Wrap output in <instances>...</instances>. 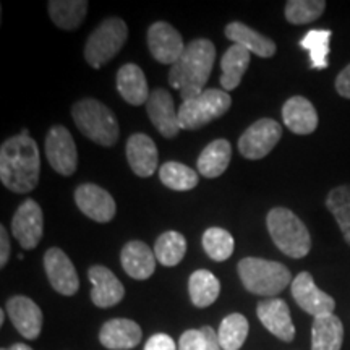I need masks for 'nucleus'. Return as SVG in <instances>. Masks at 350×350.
Returning <instances> with one entry per match:
<instances>
[{"instance_id":"43","label":"nucleus","mask_w":350,"mask_h":350,"mask_svg":"<svg viewBox=\"0 0 350 350\" xmlns=\"http://www.w3.org/2000/svg\"><path fill=\"white\" fill-rule=\"evenodd\" d=\"M3 321H5V312H0V325H3Z\"/></svg>"},{"instance_id":"44","label":"nucleus","mask_w":350,"mask_h":350,"mask_svg":"<svg viewBox=\"0 0 350 350\" xmlns=\"http://www.w3.org/2000/svg\"><path fill=\"white\" fill-rule=\"evenodd\" d=\"M20 135H23V137H29V131L26 130V129H23V130H21Z\"/></svg>"},{"instance_id":"9","label":"nucleus","mask_w":350,"mask_h":350,"mask_svg":"<svg viewBox=\"0 0 350 350\" xmlns=\"http://www.w3.org/2000/svg\"><path fill=\"white\" fill-rule=\"evenodd\" d=\"M46 156L57 174H75L78 167V151L72 133L62 125H54L46 137Z\"/></svg>"},{"instance_id":"38","label":"nucleus","mask_w":350,"mask_h":350,"mask_svg":"<svg viewBox=\"0 0 350 350\" xmlns=\"http://www.w3.org/2000/svg\"><path fill=\"white\" fill-rule=\"evenodd\" d=\"M144 350H178V347H175L174 339L170 338V336L159 332V334L151 336V338L148 339L146 345H144Z\"/></svg>"},{"instance_id":"20","label":"nucleus","mask_w":350,"mask_h":350,"mask_svg":"<svg viewBox=\"0 0 350 350\" xmlns=\"http://www.w3.org/2000/svg\"><path fill=\"white\" fill-rule=\"evenodd\" d=\"M126 159L138 177H151L157 170L159 154L152 139L144 133H133L126 142Z\"/></svg>"},{"instance_id":"21","label":"nucleus","mask_w":350,"mask_h":350,"mask_svg":"<svg viewBox=\"0 0 350 350\" xmlns=\"http://www.w3.org/2000/svg\"><path fill=\"white\" fill-rule=\"evenodd\" d=\"M156 255L142 240H131L122 248L120 262L125 273L137 281L150 279L156 269Z\"/></svg>"},{"instance_id":"33","label":"nucleus","mask_w":350,"mask_h":350,"mask_svg":"<svg viewBox=\"0 0 350 350\" xmlns=\"http://www.w3.org/2000/svg\"><path fill=\"white\" fill-rule=\"evenodd\" d=\"M326 208L334 216L344 240L350 245V185H340L332 188L327 193Z\"/></svg>"},{"instance_id":"8","label":"nucleus","mask_w":350,"mask_h":350,"mask_svg":"<svg viewBox=\"0 0 350 350\" xmlns=\"http://www.w3.org/2000/svg\"><path fill=\"white\" fill-rule=\"evenodd\" d=\"M281 124L274 119H260L243 131L239 139V151L247 159H262L281 142Z\"/></svg>"},{"instance_id":"34","label":"nucleus","mask_w":350,"mask_h":350,"mask_svg":"<svg viewBox=\"0 0 350 350\" xmlns=\"http://www.w3.org/2000/svg\"><path fill=\"white\" fill-rule=\"evenodd\" d=\"M332 31L329 29H312L300 41V46L310 52V67L323 70L327 67V54H329V42Z\"/></svg>"},{"instance_id":"13","label":"nucleus","mask_w":350,"mask_h":350,"mask_svg":"<svg viewBox=\"0 0 350 350\" xmlns=\"http://www.w3.org/2000/svg\"><path fill=\"white\" fill-rule=\"evenodd\" d=\"M44 269H46L47 279L55 292L67 297L77 294L80 288V278H78L75 266L64 250L49 248L44 253Z\"/></svg>"},{"instance_id":"28","label":"nucleus","mask_w":350,"mask_h":350,"mask_svg":"<svg viewBox=\"0 0 350 350\" xmlns=\"http://www.w3.org/2000/svg\"><path fill=\"white\" fill-rule=\"evenodd\" d=\"M188 292H190V299L195 306L206 308L217 300L219 292H221V282L211 271L198 269L190 275Z\"/></svg>"},{"instance_id":"23","label":"nucleus","mask_w":350,"mask_h":350,"mask_svg":"<svg viewBox=\"0 0 350 350\" xmlns=\"http://www.w3.org/2000/svg\"><path fill=\"white\" fill-rule=\"evenodd\" d=\"M226 38L261 59H268L275 54V42L273 39L255 31L250 26L240 23V21H232L226 26Z\"/></svg>"},{"instance_id":"22","label":"nucleus","mask_w":350,"mask_h":350,"mask_svg":"<svg viewBox=\"0 0 350 350\" xmlns=\"http://www.w3.org/2000/svg\"><path fill=\"white\" fill-rule=\"evenodd\" d=\"M284 124L292 133L310 135L318 126V112L304 96H294L282 106Z\"/></svg>"},{"instance_id":"10","label":"nucleus","mask_w":350,"mask_h":350,"mask_svg":"<svg viewBox=\"0 0 350 350\" xmlns=\"http://www.w3.org/2000/svg\"><path fill=\"white\" fill-rule=\"evenodd\" d=\"M12 234L25 250L38 247L44 234V216L36 201L26 200L20 204L12 219Z\"/></svg>"},{"instance_id":"31","label":"nucleus","mask_w":350,"mask_h":350,"mask_svg":"<svg viewBox=\"0 0 350 350\" xmlns=\"http://www.w3.org/2000/svg\"><path fill=\"white\" fill-rule=\"evenodd\" d=\"M248 319L240 313H232L221 321L217 339L222 350H240L248 336Z\"/></svg>"},{"instance_id":"14","label":"nucleus","mask_w":350,"mask_h":350,"mask_svg":"<svg viewBox=\"0 0 350 350\" xmlns=\"http://www.w3.org/2000/svg\"><path fill=\"white\" fill-rule=\"evenodd\" d=\"M75 203L86 217L100 224L111 222L117 211L112 195L94 183H83L77 188Z\"/></svg>"},{"instance_id":"37","label":"nucleus","mask_w":350,"mask_h":350,"mask_svg":"<svg viewBox=\"0 0 350 350\" xmlns=\"http://www.w3.org/2000/svg\"><path fill=\"white\" fill-rule=\"evenodd\" d=\"M178 350H206V338L201 329H188L180 336Z\"/></svg>"},{"instance_id":"30","label":"nucleus","mask_w":350,"mask_h":350,"mask_svg":"<svg viewBox=\"0 0 350 350\" xmlns=\"http://www.w3.org/2000/svg\"><path fill=\"white\" fill-rule=\"evenodd\" d=\"M187 253V240L180 232L167 230L157 237L154 243L156 260L163 266L172 268L183 260Z\"/></svg>"},{"instance_id":"1","label":"nucleus","mask_w":350,"mask_h":350,"mask_svg":"<svg viewBox=\"0 0 350 350\" xmlns=\"http://www.w3.org/2000/svg\"><path fill=\"white\" fill-rule=\"evenodd\" d=\"M41 172L38 144L31 137L8 138L0 148V180L13 193H28L36 188Z\"/></svg>"},{"instance_id":"15","label":"nucleus","mask_w":350,"mask_h":350,"mask_svg":"<svg viewBox=\"0 0 350 350\" xmlns=\"http://www.w3.org/2000/svg\"><path fill=\"white\" fill-rule=\"evenodd\" d=\"M256 314L261 325L268 329L271 334L284 342H292L295 338V326L292 323L291 310L286 300L282 299H268L261 300L256 305Z\"/></svg>"},{"instance_id":"19","label":"nucleus","mask_w":350,"mask_h":350,"mask_svg":"<svg viewBox=\"0 0 350 350\" xmlns=\"http://www.w3.org/2000/svg\"><path fill=\"white\" fill-rule=\"evenodd\" d=\"M143 331L139 325L126 318H113L104 323L99 340L109 350H131L142 342Z\"/></svg>"},{"instance_id":"12","label":"nucleus","mask_w":350,"mask_h":350,"mask_svg":"<svg viewBox=\"0 0 350 350\" xmlns=\"http://www.w3.org/2000/svg\"><path fill=\"white\" fill-rule=\"evenodd\" d=\"M148 47L157 62L172 67L180 59L187 46L180 33L172 25L156 21L148 29Z\"/></svg>"},{"instance_id":"45","label":"nucleus","mask_w":350,"mask_h":350,"mask_svg":"<svg viewBox=\"0 0 350 350\" xmlns=\"http://www.w3.org/2000/svg\"><path fill=\"white\" fill-rule=\"evenodd\" d=\"M2 350H7V349H2Z\"/></svg>"},{"instance_id":"26","label":"nucleus","mask_w":350,"mask_h":350,"mask_svg":"<svg viewBox=\"0 0 350 350\" xmlns=\"http://www.w3.org/2000/svg\"><path fill=\"white\" fill-rule=\"evenodd\" d=\"M232 146L227 139H214L201 151L198 157V172L206 178L221 177L230 164Z\"/></svg>"},{"instance_id":"36","label":"nucleus","mask_w":350,"mask_h":350,"mask_svg":"<svg viewBox=\"0 0 350 350\" xmlns=\"http://www.w3.org/2000/svg\"><path fill=\"white\" fill-rule=\"evenodd\" d=\"M326 8L325 0H288L286 18L292 25H306L318 20Z\"/></svg>"},{"instance_id":"29","label":"nucleus","mask_w":350,"mask_h":350,"mask_svg":"<svg viewBox=\"0 0 350 350\" xmlns=\"http://www.w3.org/2000/svg\"><path fill=\"white\" fill-rule=\"evenodd\" d=\"M88 12L86 0H51L49 15L55 26L73 31L83 23Z\"/></svg>"},{"instance_id":"17","label":"nucleus","mask_w":350,"mask_h":350,"mask_svg":"<svg viewBox=\"0 0 350 350\" xmlns=\"http://www.w3.org/2000/svg\"><path fill=\"white\" fill-rule=\"evenodd\" d=\"M7 313L15 329L25 339L34 340L42 329V312L31 299L25 295H15L7 301Z\"/></svg>"},{"instance_id":"24","label":"nucleus","mask_w":350,"mask_h":350,"mask_svg":"<svg viewBox=\"0 0 350 350\" xmlns=\"http://www.w3.org/2000/svg\"><path fill=\"white\" fill-rule=\"evenodd\" d=\"M117 90L124 100L131 106H142L148 103L150 90L143 70L137 64H125L117 72Z\"/></svg>"},{"instance_id":"6","label":"nucleus","mask_w":350,"mask_h":350,"mask_svg":"<svg viewBox=\"0 0 350 350\" xmlns=\"http://www.w3.org/2000/svg\"><path fill=\"white\" fill-rule=\"evenodd\" d=\"M129 38V28L119 16H111L100 23L88 38L85 59L93 68H100L122 51Z\"/></svg>"},{"instance_id":"42","label":"nucleus","mask_w":350,"mask_h":350,"mask_svg":"<svg viewBox=\"0 0 350 350\" xmlns=\"http://www.w3.org/2000/svg\"><path fill=\"white\" fill-rule=\"evenodd\" d=\"M7 350H33L31 347H29V345H26V344H13L10 349H7Z\"/></svg>"},{"instance_id":"7","label":"nucleus","mask_w":350,"mask_h":350,"mask_svg":"<svg viewBox=\"0 0 350 350\" xmlns=\"http://www.w3.org/2000/svg\"><path fill=\"white\" fill-rule=\"evenodd\" d=\"M232 99L222 90H204L195 98L183 100L178 107V122L182 130H198L219 119L230 109Z\"/></svg>"},{"instance_id":"18","label":"nucleus","mask_w":350,"mask_h":350,"mask_svg":"<svg viewBox=\"0 0 350 350\" xmlns=\"http://www.w3.org/2000/svg\"><path fill=\"white\" fill-rule=\"evenodd\" d=\"M88 278H90L93 288H91V300L99 308H111L124 300L125 288L117 275L107 269L106 266H91L88 269Z\"/></svg>"},{"instance_id":"40","label":"nucleus","mask_w":350,"mask_h":350,"mask_svg":"<svg viewBox=\"0 0 350 350\" xmlns=\"http://www.w3.org/2000/svg\"><path fill=\"white\" fill-rule=\"evenodd\" d=\"M10 258V240H8L7 227L0 226V268H5Z\"/></svg>"},{"instance_id":"25","label":"nucleus","mask_w":350,"mask_h":350,"mask_svg":"<svg viewBox=\"0 0 350 350\" xmlns=\"http://www.w3.org/2000/svg\"><path fill=\"white\" fill-rule=\"evenodd\" d=\"M344 342V326L340 318L332 314L314 318L312 326V350H340Z\"/></svg>"},{"instance_id":"32","label":"nucleus","mask_w":350,"mask_h":350,"mask_svg":"<svg viewBox=\"0 0 350 350\" xmlns=\"http://www.w3.org/2000/svg\"><path fill=\"white\" fill-rule=\"evenodd\" d=\"M159 178L165 187L175 191L193 190L200 180L196 170L185 164L175 163V161H169V163L161 165Z\"/></svg>"},{"instance_id":"3","label":"nucleus","mask_w":350,"mask_h":350,"mask_svg":"<svg viewBox=\"0 0 350 350\" xmlns=\"http://www.w3.org/2000/svg\"><path fill=\"white\" fill-rule=\"evenodd\" d=\"M237 271L243 287L255 295L274 299L292 284L291 271L278 261L247 256L239 262Z\"/></svg>"},{"instance_id":"27","label":"nucleus","mask_w":350,"mask_h":350,"mask_svg":"<svg viewBox=\"0 0 350 350\" xmlns=\"http://www.w3.org/2000/svg\"><path fill=\"white\" fill-rule=\"evenodd\" d=\"M250 57L252 54L245 47L234 44L229 49L226 51V54L222 55L221 60V86L226 93L235 90L242 81V78L247 72L248 65H250Z\"/></svg>"},{"instance_id":"2","label":"nucleus","mask_w":350,"mask_h":350,"mask_svg":"<svg viewBox=\"0 0 350 350\" xmlns=\"http://www.w3.org/2000/svg\"><path fill=\"white\" fill-rule=\"evenodd\" d=\"M216 49L209 39H195L187 44L180 59L169 70V85L180 91L183 100H188L204 91L211 77Z\"/></svg>"},{"instance_id":"39","label":"nucleus","mask_w":350,"mask_h":350,"mask_svg":"<svg viewBox=\"0 0 350 350\" xmlns=\"http://www.w3.org/2000/svg\"><path fill=\"white\" fill-rule=\"evenodd\" d=\"M336 91L345 99H350V64L336 78Z\"/></svg>"},{"instance_id":"41","label":"nucleus","mask_w":350,"mask_h":350,"mask_svg":"<svg viewBox=\"0 0 350 350\" xmlns=\"http://www.w3.org/2000/svg\"><path fill=\"white\" fill-rule=\"evenodd\" d=\"M201 331H203L204 338H206V350H222L217 339V332L211 326H203Z\"/></svg>"},{"instance_id":"11","label":"nucleus","mask_w":350,"mask_h":350,"mask_svg":"<svg viewBox=\"0 0 350 350\" xmlns=\"http://www.w3.org/2000/svg\"><path fill=\"white\" fill-rule=\"evenodd\" d=\"M291 287L292 297L304 312L314 318L334 313L336 300L326 292H323L321 288H318L313 281V275L306 271L297 275Z\"/></svg>"},{"instance_id":"35","label":"nucleus","mask_w":350,"mask_h":350,"mask_svg":"<svg viewBox=\"0 0 350 350\" xmlns=\"http://www.w3.org/2000/svg\"><path fill=\"white\" fill-rule=\"evenodd\" d=\"M203 243L204 252L206 255L214 261H226L229 260L234 253V237L230 235V232L226 229H221V227H209V229L203 234Z\"/></svg>"},{"instance_id":"16","label":"nucleus","mask_w":350,"mask_h":350,"mask_svg":"<svg viewBox=\"0 0 350 350\" xmlns=\"http://www.w3.org/2000/svg\"><path fill=\"white\" fill-rule=\"evenodd\" d=\"M146 112L152 125L163 137L174 138L182 130L180 122H178V111H175L172 96L163 88L151 91L146 103Z\"/></svg>"},{"instance_id":"5","label":"nucleus","mask_w":350,"mask_h":350,"mask_svg":"<svg viewBox=\"0 0 350 350\" xmlns=\"http://www.w3.org/2000/svg\"><path fill=\"white\" fill-rule=\"evenodd\" d=\"M72 117L78 130L100 146H113L119 139V122L111 109L99 100H78L72 107Z\"/></svg>"},{"instance_id":"4","label":"nucleus","mask_w":350,"mask_h":350,"mask_svg":"<svg viewBox=\"0 0 350 350\" xmlns=\"http://www.w3.org/2000/svg\"><path fill=\"white\" fill-rule=\"evenodd\" d=\"M266 226L275 247L291 258H304L312 248V237L301 219L287 208H273Z\"/></svg>"}]
</instances>
